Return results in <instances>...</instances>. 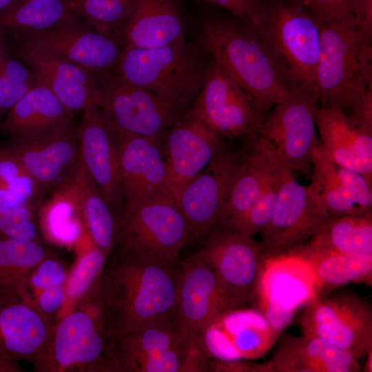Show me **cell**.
Wrapping results in <instances>:
<instances>
[{
  "mask_svg": "<svg viewBox=\"0 0 372 372\" xmlns=\"http://www.w3.org/2000/svg\"><path fill=\"white\" fill-rule=\"evenodd\" d=\"M107 256L94 245L79 260L65 283L66 302H76L100 277Z\"/></svg>",
  "mask_w": 372,
  "mask_h": 372,
  "instance_id": "cell-42",
  "label": "cell"
},
{
  "mask_svg": "<svg viewBox=\"0 0 372 372\" xmlns=\"http://www.w3.org/2000/svg\"><path fill=\"white\" fill-rule=\"evenodd\" d=\"M279 332L258 310H229L209 324L199 342L209 358L227 361L258 359L274 344Z\"/></svg>",
  "mask_w": 372,
  "mask_h": 372,
  "instance_id": "cell-19",
  "label": "cell"
},
{
  "mask_svg": "<svg viewBox=\"0 0 372 372\" xmlns=\"http://www.w3.org/2000/svg\"><path fill=\"white\" fill-rule=\"evenodd\" d=\"M178 271L112 250L99 279L118 339L174 319Z\"/></svg>",
  "mask_w": 372,
  "mask_h": 372,
  "instance_id": "cell-2",
  "label": "cell"
},
{
  "mask_svg": "<svg viewBox=\"0 0 372 372\" xmlns=\"http://www.w3.org/2000/svg\"><path fill=\"white\" fill-rule=\"evenodd\" d=\"M287 254L300 258L310 266L319 288L339 287L351 282L369 281L371 278L372 255L316 253L298 249Z\"/></svg>",
  "mask_w": 372,
  "mask_h": 372,
  "instance_id": "cell-34",
  "label": "cell"
},
{
  "mask_svg": "<svg viewBox=\"0 0 372 372\" xmlns=\"http://www.w3.org/2000/svg\"><path fill=\"white\" fill-rule=\"evenodd\" d=\"M67 277L61 262L48 257L37 266L30 276L28 287L30 286L41 291L48 287L64 285Z\"/></svg>",
  "mask_w": 372,
  "mask_h": 372,
  "instance_id": "cell-47",
  "label": "cell"
},
{
  "mask_svg": "<svg viewBox=\"0 0 372 372\" xmlns=\"http://www.w3.org/2000/svg\"><path fill=\"white\" fill-rule=\"evenodd\" d=\"M320 23L354 18L357 0H293Z\"/></svg>",
  "mask_w": 372,
  "mask_h": 372,
  "instance_id": "cell-44",
  "label": "cell"
},
{
  "mask_svg": "<svg viewBox=\"0 0 372 372\" xmlns=\"http://www.w3.org/2000/svg\"><path fill=\"white\" fill-rule=\"evenodd\" d=\"M276 372H358V359L316 338L284 334L271 360Z\"/></svg>",
  "mask_w": 372,
  "mask_h": 372,
  "instance_id": "cell-27",
  "label": "cell"
},
{
  "mask_svg": "<svg viewBox=\"0 0 372 372\" xmlns=\"http://www.w3.org/2000/svg\"><path fill=\"white\" fill-rule=\"evenodd\" d=\"M354 18L364 33L372 38V0H357Z\"/></svg>",
  "mask_w": 372,
  "mask_h": 372,
  "instance_id": "cell-50",
  "label": "cell"
},
{
  "mask_svg": "<svg viewBox=\"0 0 372 372\" xmlns=\"http://www.w3.org/2000/svg\"><path fill=\"white\" fill-rule=\"evenodd\" d=\"M331 217L311 196L307 186L285 167L277 203L270 220L260 232L268 258L285 254L308 241Z\"/></svg>",
  "mask_w": 372,
  "mask_h": 372,
  "instance_id": "cell-16",
  "label": "cell"
},
{
  "mask_svg": "<svg viewBox=\"0 0 372 372\" xmlns=\"http://www.w3.org/2000/svg\"><path fill=\"white\" fill-rule=\"evenodd\" d=\"M15 53L48 87L72 112L100 107L101 96L94 74L32 43L18 39Z\"/></svg>",
  "mask_w": 372,
  "mask_h": 372,
  "instance_id": "cell-21",
  "label": "cell"
},
{
  "mask_svg": "<svg viewBox=\"0 0 372 372\" xmlns=\"http://www.w3.org/2000/svg\"><path fill=\"white\" fill-rule=\"evenodd\" d=\"M187 114L223 138H249L258 133L265 116L214 61Z\"/></svg>",
  "mask_w": 372,
  "mask_h": 372,
  "instance_id": "cell-14",
  "label": "cell"
},
{
  "mask_svg": "<svg viewBox=\"0 0 372 372\" xmlns=\"http://www.w3.org/2000/svg\"><path fill=\"white\" fill-rule=\"evenodd\" d=\"M207 52L266 117L293 89L270 48L253 28L216 19L203 31Z\"/></svg>",
  "mask_w": 372,
  "mask_h": 372,
  "instance_id": "cell-3",
  "label": "cell"
},
{
  "mask_svg": "<svg viewBox=\"0 0 372 372\" xmlns=\"http://www.w3.org/2000/svg\"><path fill=\"white\" fill-rule=\"evenodd\" d=\"M207 371L216 372H275L271 361L260 364L243 360H209Z\"/></svg>",
  "mask_w": 372,
  "mask_h": 372,
  "instance_id": "cell-48",
  "label": "cell"
},
{
  "mask_svg": "<svg viewBox=\"0 0 372 372\" xmlns=\"http://www.w3.org/2000/svg\"><path fill=\"white\" fill-rule=\"evenodd\" d=\"M302 251L352 256L372 255V214L330 217L305 243Z\"/></svg>",
  "mask_w": 372,
  "mask_h": 372,
  "instance_id": "cell-30",
  "label": "cell"
},
{
  "mask_svg": "<svg viewBox=\"0 0 372 372\" xmlns=\"http://www.w3.org/2000/svg\"><path fill=\"white\" fill-rule=\"evenodd\" d=\"M18 0H0V12L9 8Z\"/></svg>",
  "mask_w": 372,
  "mask_h": 372,
  "instance_id": "cell-53",
  "label": "cell"
},
{
  "mask_svg": "<svg viewBox=\"0 0 372 372\" xmlns=\"http://www.w3.org/2000/svg\"><path fill=\"white\" fill-rule=\"evenodd\" d=\"M19 361L0 355V372H23Z\"/></svg>",
  "mask_w": 372,
  "mask_h": 372,
  "instance_id": "cell-51",
  "label": "cell"
},
{
  "mask_svg": "<svg viewBox=\"0 0 372 372\" xmlns=\"http://www.w3.org/2000/svg\"><path fill=\"white\" fill-rule=\"evenodd\" d=\"M65 299V285L54 286L40 291L37 298V304L41 311L48 317L62 308Z\"/></svg>",
  "mask_w": 372,
  "mask_h": 372,
  "instance_id": "cell-49",
  "label": "cell"
},
{
  "mask_svg": "<svg viewBox=\"0 0 372 372\" xmlns=\"http://www.w3.org/2000/svg\"><path fill=\"white\" fill-rule=\"evenodd\" d=\"M254 136L239 148L223 146L210 163L186 183L175 200L189 227V241L205 238L217 225L232 181Z\"/></svg>",
  "mask_w": 372,
  "mask_h": 372,
  "instance_id": "cell-10",
  "label": "cell"
},
{
  "mask_svg": "<svg viewBox=\"0 0 372 372\" xmlns=\"http://www.w3.org/2000/svg\"><path fill=\"white\" fill-rule=\"evenodd\" d=\"M229 12L236 19L258 30L266 14L265 0H205Z\"/></svg>",
  "mask_w": 372,
  "mask_h": 372,
  "instance_id": "cell-46",
  "label": "cell"
},
{
  "mask_svg": "<svg viewBox=\"0 0 372 372\" xmlns=\"http://www.w3.org/2000/svg\"><path fill=\"white\" fill-rule=\"evenodd\" d=\"M38 83L23 62L0 50V109L8 110Z\"/></svg>",
  "mask_w": 372,
  "mask_h": 372,
  "instance_id": "cell-41",
  "label": "cell"
},
{
  "mask_svg": "<svg viewBox=\"0 0 372 372\" xmlns=\"http://www.w3.org/2000/svg\"><path fill=\"white\" fill-rule=\"evenodd\" d=\"M210 63L200 50L186 41L149 49L123 46L113 73L187 112Z\"/></svg>",
  "mask_w": 372,
  "mask_h": 372,
  "instance_id": "cell-5",
  "label": "cell"
},
{
  "mask_svg": "<svg viewBox=\"0 0 372 372\" xmlns=\"http://www.w3.org/2000/svg\"><path fill=\"white\" fill-rule=\"evenodd\" d=\"M205 238L194 254L214 272L240 307L255 300L268 258L260 242L218 226Z\"/></svg>",
  "mask_w": 372,
  "mask_h": 372,
  "instance_id": "cell-13",
  "label": "cell"
},
{
  "mask_svg": "<svg viewBox=\"0 0 372 372\" xmlns=\"http://www.w3.org/2000/svg\"><path fill=\"white\" fill-rule=\"evenodd\" d=\"M185 41L176 0H138L125 26L123 46L149 49Z\"/></svg>",
  "mask_w": 372,
  "mask_h": 372,
  "instance_id": "cell-28",
  "label": "cell"
},
{
  "mask_svg": "<svg viewBox=\"0 0 372 372\" xmlns=\"http://www.w3.org/2000/svg\"><path fill=\"white\" fill-rule=\"evenodd\" d=\"M101 96L100 108L114 132L164 141L169 129L185 113L154 94L128 83L113 72H92Z\"/></svg>",
  "mask_w": 372,
  "mask_h": 372,
  "instance_id": "cell-9",
  "label": "cell"
},
{
  "mask_svg": "<svg viewBox=\"0 0 372 372\" xmlns=\"http://www.w3.org/2000/svg\"><path fill=\"white\" fill-rule=\"evenodd\" d=\"M266 14L256 30L267 44L293 88L316 89L321 24L293 0H265Z\"/></svg>",
  "mask_w": 372,
  "mask_h": 372,
  "instance_id": "cell-7",
  "label": "cell"
},
{
  "mask_svg": "<svg viewBox=\"0 0 372 372\" xmlns=\"http://www.w3.org/2000/svg\"><path fill=\"white\" fill-rule=\"evenodd\" d=\"M118 335L99 280L53 325L31 362L37 372H118Z\"/></svg>",
  "mask_w": 372,
  "mask_h": 372,
  "instance_id": "cell-1",
  "label": "cell"
},
{
  "mask_svg": "<svg viewBox=\"0 0 372 372\" xmlns=\"http://www.w3.org/2000/svg\"><path fill=\"white\" fill-rule=\"evenodd\" d=\"M81 21L123 45L125 26L138 0H68Z\"/></svg>",
  "mask_w": 372,
  "mask_h": 372,
  "instance_id": "cell-38",
  "label": "cell"
},
{
  "mask_svg": "<svg viewBox=\"0 0 372 372\" xmlns=\"http://www.w3.org/2000/svg\"><path fill=\"white\" fill-rule=\"evenodd\" d=\"M48 257V251L37 241L0 238V296H19L37 304L29 292L28 281Z\"/></svg>",
  "mask_w": 372,
  "mask_h": 372,
  "instance_id": "cell-31",
  "label": "cell"
},
{
  "mask_svg": "<svg viewBox=\"0 0 372 372\" xmlns=\"http://www.w3.org/2000/svg\"><path fill=\"white\" fill-rule=\"evenodd\" d=\"M316 127L322 150L333 164L372 181V133L362 130L338 109L320 107Z\"/></svg>",
  "mask_w": 372,
  "mask_h": 372,
  "instance_id": "cell-25",
  "label": "cell"
},
{
  "mask_svg": "<svg viewBox=\"0 0 372 372\" xmlns=\"http://www.w3.org/2000/svg\"><path fill=\"white\" fill-rule=\"evenodd\" d=\"M321 24L316 89L322 108L347 112L372 88L371 37L355 19Z\"/></svg>",
  "mask_w": 372,
  "mask_h": 372,
  "instance_id": "cell-4",
  "label": "cell"
},
{
  "mask_svg": "<svg viewBox=\"0 0 372 372\" xmlns=\"http://www.w3.org/2000/svg\"><path fill=\"white\" fill-rule=\"evenodd\" d=\"M12 34L92 72H112L123 48L81 20L48 30Z\"/></svg>",
  "mask_w": 372,
  "mask_h": 372,
  "instance_id": "cell-22",
  "label": "cell"
},
{
  "mask_svg": "<svg viewBox=\"0 0 372 372\" xmlns=\"http://www.w3.org/2000/svg\"><path fill=\"white\" fill-rule=\"evenodd\" d=\"M303 335L320 338L357 359L372 349V307L351 293L309 302L299 319Z\"/></svg>",
  "mask_w": 372,
  "mask_h": 372,
  "instance_id": "cell-11",
  "label": "cell"
},
{
  "mask_svg": "<svg viewBox=\"0 0 372 372\" xmlns=\"http://www.w3.org/2000/svg\"><path fill=\"white\" fill-rule=\"evenodd\" d=\"M178 271L174 323L184 344L199 341L201 332L224 313L240 308L214 272L194 254Z\"/></svg>",
  "mask_w": 372,
  "mask_h": 372,
  "instance_id": "cell-12",
  "label": "cell"
},
{
  "mask_svg": "<svg viewBox=\"0 0 372 372\" xmlns=\"http://www.w3.org/2000/svg\"><path fill=\"white\" fill-rule=\"evenodd\" d=\"M285 167L278 159L256 201L234 231L254 238L266 227L277 203Z\"/></svg>",
  "mask_w": 372,
  "mask_h": 372,
  "instance_id": "cell-40",
  "label": "cell"
},
{
  "mask_svg": "<svg viewBox=\"0 0 372 372\" xmlns=\"http://www.w3.org/2000/svg\"><path fill=\"white\" fill-rule=\"evenodd\" d=\"M320 107L314 88L297 85L271 109L258 133L282 165L310 178L320 144L316 123Z\"/></svg>",
  "mask_w": 372,
  "mask_h": 372,
  "instance_id": "cell-8",
  "label": "cell"
},
{
  "mask_svg": "<svg viewBox=\"0 0 372 372\" xmlns=\"http://www.w3.org/2000/svg\"><path fill=\"white\" fill-rule=\"evenodd\" d=\"M183 344L175 331L174 319L150 324L118 338V372H127L136 362Z\"/></svg>",
  "mask_w": 372,
  "mask_h": 372,
  "instance_id": "cell-37",
  "label": "cell"
},
{
  "mask_svg": "<svg viewBox=\"0 0 372 372\" xmlns=\"http://www.w3.org/2000/svg\"><path fill=\"white\" fill-rule=\"evenodd\" d=\"M71 183L54 191L39 207L41 227L46 238L67 246L81 240L85 227Z\"/></svg>",
  "mask_w": 372,
  "mask_h": 372,
  "instance_id": "cell-35",
  "label": "cell"
},
{
  "mask_svg": "<svg viewBox=\"0 0 372 372\" xmlns=\"http://www.w3.org/2000/svg\"><path fill=\"white\" fill-rule=\"evenodd\" d=\"M7 147L45 193L70 184L81 161L78 128L72 122L13 137Z\"/></svg>",
  "mask_w": 372,
  "mask_h": 372,
  "instance_id": "cell-15",
  "label": "cell"
},
{
  "mask_svg": "<svg viewBox=\"0 0 372 372\" xmlns=\"http://www.w3.org/2000/svg\"><path fill=\"white\" fill-rule=\"evenodd\" d=\"M278 160L258 134L242 162L228 192L216 226L234 230L259 196Z\"/></svg>",
  "mask_w": 372,
  "mask_h": 372,
  "instance_id": "cell-26",
  "label": "cell"
},
{
  "mask_svg": "<svg viewBox=\"0 0 372 372\" xmlns=\"http://www.w3.org/2000/svg\"><path fill=\"white\" fill-rule=\"evenodd\" d=\"M319 291L310 266L286 254L267 258L255 300L258 310L280 333L290 323L296 309L318 297Z\"/></svg>",
  "mask_w": 372,
  "mask_h": 372,
  "instance_id": "cell-17",
  "label": "cell"
},
{
  "mask_svg": "<svg viewBox=\"0 0 372 372\" xmlns=\"http://www.w3.org/2000/svg\"><path fill=\"white\" fill-rule=\"evenodd\" d=\"M78 134L81 162L117 220L124 205L117 141L99 106L83 110Z\"/></svg>",
  "mask_w": 372,
  "mask_h": 372,
  "instance_id": "cell-20",
  "label": "cell"
},
{
  "mask_svg": "<svg viewBox=\"0 0 372 372\" xmlns=\"http://www.w3.org/2000/svg\"><path fill=\"white\" fill-rule=\"evenodd\" d=\"M45 192L8 147L0 149V207L40 206Z\"/></svg>",
  "mask_w": 372,
  "mask_h": 372,
  "instance_id": "cell-39",
  "label": "cell"
},
{
  "mask_svg": "<svg viewBox=\"0 0 372 372\" xmlns=\"http://www.w3.org/2000/svg\"><path fill=\"white\" fill-rule=\"evenodd\" d=\"M309 193L320 207L332 217L364 214L351 198L340 182L332 163L324 154L320 144L313 157Z\"/></svg>",
  "mask_w": 372,
  "mask_h": 372,
  "instance_id": "cell-36",
  "label": "cell"
},
{
  "mask_svg": "<svg viewBox=\"0 0 372 372\" xmlns=\"http://www.w3.org/2000/svg\"><path fill=\"white\" fill-rule=\"evenodd\" d=\"M366 360L365 364L363 368L364 372H371L372 371V349L366 354L365 356Z\"/></svg>",
  "mask_w": 372,
  "mask_h": 372,
  "instance_id": "cell-52",
  "label": "cell"
},
{
  "mask_svg": "<svg viewBox=\"0 0 372 372\" xmlns=\"http://www.w3.org/2000/svg\"><path fill=\"white\" fill-rule=\"evenodd\" d=\"M187 242V223L174 198L166 195L123 208L112 250L147 263L175 268Z\"/></svg>",
  "mask_w": 372,
  "mask_h": 372,
  "instance_id": "cell-6",
  "label": "cell"
},
{
  "mask_svg": "<svg viewBox=\"0 0 372 372\" xmlns=\"http://www.w3.org/2000/svg\"><path fill=\"white\" fill-rule=\"evenodd\" d=\"M71 185L90 240L107 256L114 246L116 218L81 160Z\"/></svg>",
  "mask_w": 372,
  "mask_h": 372,
  "instance_id": "cell-32",
  "label": "cell"
},
{
  "mask_svg": "<svg viewBox=\"0 0 372 372\" xmlns=\"http://www.w3.org/2000/svg\"><path fill=\"white\" fill-rule=\"evenodd\" d=\"M332 164L352 200L364 211L371 212L372 181L358 172Z\"/></svg>",
  "mask_w": 372,
  "mask_h": 372,
  "instance_id": "cell-45",
  "label": "cell"
},
{
  "mask_svg": "<svg viewBox=\"0 0 372 372\" xmlns=\"http://www.w3.org/2000/svg\"><path fill=\"white\" fill-rule=\"evenodd\" d=\"M74 113L39 83L8 110L0 127L12 137L20 136L72 122Z\"/></svg>",
  "mask_w": 372,
  "mask_h": 372,
  "instance_id": "cell-29",
  "label": "cell"
},
{
  "mask_svg": "<svg viewBox=\"0 0 372 372\" xmlns=\"http://www.w3.org/2000/svg\"><path fill=\"white\" fill-rule=\"evenodd\" d=\"M79 20L68 0H18L0 12V30L45 31Z\"/></svg>",
  "mask_w": 372,
  "mask_h": 372,
  "instance_id": "cell-33",
  "label": "cell"
},
{
  "mask_svg": "<svg viewBox=\"0 0 372 372\" xmlns=\"http://www.w3.org/2000/svg\"><path fill=\"white\" fill-rule=\"evenodd\" d=\"M39 207L37 205L20 208L0 207V234L6 238L37 241L38 234L35 214Z\"/></svg>",
  "mask_w": 372,
  "mask_h": 372,
  "instance_id": "cell-43",
  "label": "cell"
},
{
  "mask_svg": "<svg viewBox=\"0 0 372 372\" xmlns=\"http://www.w3.org/2000/svg\"><path fill=\"white\" fill-rule=\"evenodd\" d=\"M223 140L187 112L169 129L164 138V148L169 191L174 199L216 156L225 144Z\"/></svg>",
  "mask_w": 372,
  "mask_h": 372,
  "instance_id": "cell-23",
  "label": "cell"
},
{
  "mask_svg": "<svg viewBox=\"0 0 372 372\" xmlns=\"http://www.w3.org/2000/svg\"><path fill=\"white\" fill-rule=\"evenodd\" d=\"M114 134L118 145L123 207L171 195L164 141L125 132Z\"/></svg>",
  "mask_w": 372,
  "mask_h": 372,
  "instance_id": "cell-18",
  "label": "cell"
},
{
  "mask_svg": "<svg viewBox=\"0 0 372 372\" xmlns=\"http://www.w3.org/2000/svg\"><path fill=\"white\" fill-rule=\"evenodd\" d=\"M52 327L36 303L0 296V355L32 362L45 347Z\"/></svg>",
  "mask_w": 372,
  "mask_h": 372,
  "instance_id": "cell-24",
  "label": "cell"
}]
</instances>
